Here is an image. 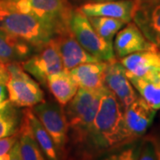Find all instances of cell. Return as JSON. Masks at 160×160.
<instances>
[{
  "instance_id": "cell-22",
  "label": "cell",
  "mask_w": 160,
  "mask_h": 160,
  "mask_svg": "<svg viewBox=\"0 0 160 160\" xmlns=\"http://www.w3.org/2000/svg\"><path fill=\"white\" fill-rule=\"evenodd\" d=\"M127 77L138 94L153 109H160V81L142 79L128 75Z\"/></svg>"
},
{
  "instance_id": "cell-27",
  "label": "cell",
  "mask_w": 160,
  "mask_h": 160,
  "mask_svg": "<svg viewBox=\"0 0 160 160\" xmlns=\"http://www.w3.org/2000/svg\"><path fill=\"white\" fill-rule=\"evenodd\" d=\"M10 155V160H22L21 158V151H20V143H19V139L14 145L12 147V149L9 151Z\"/></svg>"
},
{
  "instance_id": "cell-3",
  "label": "cell",
  "mask_w": 160,
  "mask_h": 160,
  "mask_svg": "<svg viewBox=\"0 0 160 160\" xmlns=\"http://www.w3.org/2000/svg\"><path fill=\"white\" fill-rule=\"evenodd\" d=\"M0 28L25 41L35 50L49 44L59 33L54 26L31 14L12 12L0 21Z\"/></svg>"
},
{
  "instance_id": "cell-5",
  "label": "cell",
  "mask_w": 160,
  "mask_h": 160,
  "mask_svg": "<svg viewBox=\"0 0 160 160\" xmlns=\"http://www.w3.org/2000/svg\"><path fill=\"white\" fill-rule=\"evenodd\" d=\"M9 73L6 87L9 101L19 108H32L45 101L39 83L23 69L21 62L6 63Z\"/></svg>"
},
{
  "instance_id": "cell-18",
  "label": "cell",
  "mask_w": 160,
  "mask_h": 160,
  "mask_svg": "<svg viewBox=\"0 0 160 160\" xmlns=\"http://www.w3.org/2000/svg\"><path fill=\"white\" fill-rule=\"evenodd\" d=\"M46 86H48L53 97L62 107L73 99L79 89L69 70L67 69L51 75L47 79Z\"/></svg>"
},
{
  "instance_id": "cell-34",
  "label": "cell",
  "mask_w": 160,
  "mask_h": 160,
  "mask_svg": "<svg viewBox=\"0 0 160 160\" xmlns=\"http://www.w3.org/2000/svg\"><path fill=\"white\" fill-rule=\"evenodd\" d=\"M2 65H3V63L0 62V69H1V68H2Z\"/></svg>"
},
{
  "instance_id": "cell-6",
  "label": "cell",
  "mask_w": 160,
  "mask_h": 160,
  "mask_svg": "<svg viewBox=\"0 0 160 160\" xmlns=\"http://www.w3.org/2000/svg\"><path fill=\"white\" fill-rule=\"evenodd\" d=\"M69 27L75 38L93 57L101 62H110L116 58L113 44L98 34L88 17L78 8L72 10Z\"/></svg>"
},
{
  "instance_id": "cell-32",
  "label": "cell",
  "mask_w": 160,
  "mask_h": 160,
  "mask_svg": "<svg viewBox=\"0 0 160 160\" xmlns=\"http://www.w3.org/2000/svg\"><path fill=\"white\" fill-rule=\"evenodd\" d=\"M135 2H136V6H150L159 3L160 0H135Z\"/></svg>"
},
{
  "instance_id": "cell-12",
  "label": "cell",
  "mask_w": 160,
  "mask_h": 160,
  "mask_svg": "<svg viewBox=\"0 0 160 160\" xmlns=\"http://www.w3.org/2000/svg\"><path fill=\"white\" fill-rule=\"evenodd\" d=\"M157 110L149 106L142 98L139 97L124 109L126 129L132 141L139 140L151 126Z\"/></svg>"
},
{
  "instance_id": "cell-7",
  "label": "cell",
  "mask_w": 160,
  "mask_h": 160,
  "mask_svg": "<svg viewBox=\"0 0 160 160\" xmlns=\"http://www.w3.org/2000/svg\"><path fill=\"white\" fill-rule=\"evenodd\" d=\"M31 109L51 135L63 158L69 142V126L63 107L58 102L44 101L35 105Z\"/></svg>"
},
{
  "instance_id": "cell-13",
  "label": "cell",
  "mask_w": 160,
  "mask_h": 160,
  "mask_svg": "<svg viewBox=\"0 0 160 160\" xmlns=\"http://www.w3.org/2000/svg\"><path fill=\"white\" fill-rule=\"evenodd\" d=\"M53 42L62 58L64 69L70 70L84 63L101 62L80 45L69 29L58 34Z\"/></svg>"
},
{
  "instance_id": "cell-25",
  "label": "cell",
  "mask_w": 160,
  "mask_h": 160,
  "mask_svg": "<svg viewBox=\"0 0 160 160\" xmlns=\"http://www.w3.org/2000/svg\"><path fill=\"white\" fill-rule=\"evenodd\" d=\"M138 160H157L154 144L150 138L143 140Z\"/></svg>"
},
{
  "instance_id": "cell-16",
  "label": "cell",
  "mask_w": 160,
  "mask_h": 160,
  "mask_svg": "<svg viewBox=\"0 0 160 160\" xmlns=\"http://www.w3.org/2000/svg\"><path fill=\"white\" fill-rule=\"evenodd\" d=\"M107 62H95L81 64L69 70L79 88L101 90L105 87L104 76Z\"/></svg>"
},
{
  "instance_id": "cell-15",
  "label": "cell",
  "mask_w": 160,
  "mask_h": 160,
  "mask_svg": "<svg viewBox=\"0 0 160 160\" xmlns=\"http://www.w3.org/2000/svg\"><path fill=\"white\" fill-rule=\"evenodd\" d=\"M132 22L160 49V2L150 6H136Z\"/></svg>"
},
{
  "instance_id": "cell-1",
  "label": "cell",
  "mask_w": 160,
  "mask_h": 160,
  "mask_svg": "<svg viewBox=\"0 0 160 160\" xmlns=\"http://www.w3.org/2000/svg\"><path fill=\"white\" fill-rule=\"evenodd\" d=\"M132 142L125 123L124 108L105 86L88 144L98 151H111Z\"/></svg>"
},
{
  "instance_id": "cell-19",
  "label": "cell",
  "mask_w": 160,
  "mask_h": 160,
  "mask_svg": "<svg viewBox=\"0 0 160 160\" xmlns=\"http://www.w3.org/2000/svg\"><path fill=\"white\" fill-rule=\"evenodd\" d=\"M23 113L26 116L29 121V126L33 132L35 139L40 147L42 152L44 153L47 160H62L55 143L53 142L51 135L46 131V128L42 125L39 119L34 114L32 109L27 108L23 110Z\"/></svg>"
},
{
  "instance_id": "cell-4",
  "label": "cell",
  "mask_w": 160,
  "mask_h": 160,
  "mask_svg": "<svg viewBox=\"0 0 160 160\" xmlns=\"http://www.w3.org/2000/svg\"><path fill=\"white\" fill-rule=\"evenodd\" d=\"M11 12L31 14L54 26L59 33L69 29L72 9L68 0H7Z\"/></svg>"
},
{
  "instance_id": "cell-21",
  "label": "cell",
  "mask_w": 160,
  "mask_h": 160,
  "mask_svg": "<svg viewBox=\"0 0 160 160\" xmlns=\"http://www.w3.org/2000/svg\"><path fill=\"white\" fill-rule=\"evenodd\" d=\"M23 110L8 100L0 107V139L18 133L22 126Z\"/></svg>"
},
{
  "instance_id": "cell-28",
  "label": "cell",
  "mask_w": 160,
  "mask_h": 160,
  "mask_svg": "<svg viewBox=\"0 0 160 160\" xmlns=\"http://www.w3.org/2000/svg\"><path fill=\"white\" fill-rule=\"evenodd\" d=\"M11 12L7 0H0V21Z\"/></svg>"
},
{
  "instance_id": "cell-33",
  "label": "cell",
  "mask_w": 160,
  "mask_h": 160,
  "mask_svg": "<svg viewBox=\"0 0 160 160\" xmlns=\"http://www.w3.org/2000/svg\"><path fill=\"white\" fill-rule=\"evenodd\" d=\"M0 160H10V155H9V152L5 155L0 156Z\"/></svg>"
},
{
  "instance_id": "cell-11",
  "label": "cell",
  "mask_w": 160,
  "mask_h": 160,
  "mask_svg": "<svg viewBox=\"0 0 160 160\" xmlns=\"http://www.w3.org/2000/svg\"><path fill=\"white\" fill-rule=\"evenodd\" d=\"M115 56L118 60L139 52L158 49L133 22L126 24L116 35L113 42Z\"/></svg>"
},
{
  "instance_id": "cell-17",
  "label": "cell",
  "mask_w": 160,
  "mask_h": 160,
  "mask_svg": "<svg viewBox=\"0 0 160 160\" xmlns=\"http://www.w3.org/2000/svg\"><path fill=\"white\" fill-rule=\"evenodd\" d=\"M36 50L25 41L0 28V62H22Z\"/></svg>"
},
{
  "instance_id": "cell-14",
  "label": "cell",
  "mask_w": 160,
  "mask_h": 160,
  "mask_svg": "<svg viewBox=\"0 0 160 160\" xmlns=\"http://www.w3.org/2000/svg\"><path fill=\"white\" fill-rule=\"evenodd\" d=\"M136 8L135 0H113L99 3L84 4L78 7L87 17L102 16L118 19L126 24L132 22Z\"/></svg>"
},
{
  "instance_id": "cell-23",
  "label": "cell",
  "mask_w": 160,
  "mask_h": 160,
  "mask_svg": "<svg viewBox=\"0 0 160 160\" xmlns=\"http://www.w3.org/2000/svg\"><path fill=\"white\" fill-rule=\"evenodd\" d=\"M88 19L98 34L111 44H113V39L118 32L126 24L123 21L114 18L90 16Z\"/></svg>"
},
{
  "instance_id": "cell-26",
  "label": "cell",
  "mask_w": 160,
  "mask_h": 160,
  "mask_svg": "<svg viewBox=\"0 0 160 160\" xmlns=\"http://www.w3.org/2000/svg\"><path fill=\"white\" fill-rule=\"evenodd\" d=\"M19 139V132L9 137L0 139V156L8 153Z\"/></svg>"
},
{
  "instance_id": "cell-24",
  "label": "cell",
  "mask_w": 160,
  "mask_h": 160,
  "mask_svg": "<svg viewBox=\"0 0 160 160\" xmlns=\"http://www.w3.org/2000/svg\"><path fill=\"white\" fill-rule=\"evenodd\" d=\"M142 143V142H140L139 140L127 143L111 150L112 152L104 157L102 160H138Z\"/></svg>"
},
{
  "instance_id": "cell-9",
  "label": "cell",
  "mask_w": 160,
  "mask_h": 160,
  "mask_svg": "<svg viewBox=\"0 0 160 160\" xmlns=\"http://www.w3.org/2000/svg\"><path fill=\"white\" fill-rule=\"evenodd\" d=\"M104 86L111 92L125 109L138 97V92L126 75L124 66L118 60L107 62Z\"/></svg>"
},
{
  "instance_id": "cell-29",
  "label": "cell",
  "mask_w": 160,
  "mask_h": 160,
  "mask_svg": "<svg viewBox=\"0 0 160 160\" xmlns=\"http://www.w3.org/2000/svg\"><path fill=\"white\" fill-rule=\"evenodd\" d=\"M8 100H9V95H8L6 85L0 84V107L4 105Z\"/></svg>"
},
{
  "instance_id": "cell-8",
  "label": "cell",
  "mask_w": 160,
  "mask_h": 160,
  "mask_svg": "<svg viewBox=\"0 0 160 160\" xmlns=\"http://www.w3.org/2000/svg\"><path fill=\"white\" fill-rule=\"evenodd\" d=\"M53 39L22 62L23 69L43 86H46L47 79L51 75L64 69Z\"/></svg>"
},
{
  "instance_id": "cell-20",
  "label": "cell",
  "mask_w": 160,
  "mask_h": 160,
  "mask_svg": "<svg viewBox=\"0 0 160 160\" xmlns=\"http://www.w3.org/2000/svg\"><path fill=\"white\" fill-rule=\"evenodd\" d=\"M19 143L22 160H47L35 139L24 113L19 131Z\"/></svg>"
},
{
  "instance_id": "cell-31",
  "label": "cell",
  "mask_w": 160,
  "mask_h": 160,
  "mask_svg": "<svg viewBox=\"0 0 160 160\" xmlns=\"http://www.w3.org/2000/svg\"><path fill=\"white\" fill-rule=\"evenodd\" d=\"M71 1L75 5H79L82 6L84 4H88V3H99V2H107V1H113V0H69Z\"/></svg>"
},
{
  "instance_id": "cell-2",
  "label": "cell",
  "mask_w": 160,
  "mask_h": 160,
  "mask_svg": "<svg viewBox=\"0 0 160 160\" xmlns=\"http://www.w3.org/2000/svg\"><path fill=\"white\" fill-rule=\"evenodd\" d=\"M104 88L101 90L79 88L73 99L64 106L69 132H71L75 142L88 144Z\"/></svg>"
},
{
  "instance_id": "cell-30",
  "label": "cell",
  "mask_w": 160,
  "mask_h": 160,
  "mask_svg": "<svg viewBox=\"0 0 160 160\" xmlns=\"http://www.w3.org/2000/svg\"><path fill=\"white\" fill-rule=\"evenodd\" d=\"M149 138H150V140L152 141V142L154 144L157 160H160V137L159 136H152V137Z\"/></svg>"
},
{
  "instance_id": "cell-10",
  "label": "cell",
  "mask_w": 160,
  "mask_h": 160,
  "mask_svg": "<svg viewBox=\"0 0 160 160\" xmlns=\"http://www.w3.org/2000/svg\"><path fill=\"white\" fill-rule=\"evenodd\" d=\"M128 76L160 81V49L132 53L120 59Z\"/></svg>"
}]
</instances>
